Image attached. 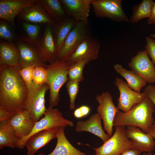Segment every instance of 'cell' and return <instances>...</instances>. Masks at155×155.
I'll return each instance as SVG.
<instances>
[{
	"instance_id": "20",
	"label": "cell",
	"mask_w": 155,
	"mask_h": 155,
	"mask_svg": "<svg viewBox=\"0 0 155 155\" xmlns=\"http://www.w3.org/2000/svg\"><path fill=\"white\" fill-rule=\"evenodd\" d=\"M77 23L75 19L68 16L55 22L52 26V32L58 55L65 39Z\"/></svg>"
},
{
	"instance_id": "7",
	"label": "cell",
	"mask_w": 155,
	"mask_h": 155,
	"mask_svg": "<svg viewBox=\"0 0 155 155\" xmlns=\"http://www.w3.org/2000/svg\"><path fill=\"white\" fill-rule=\"evenodd\" d=\"M114 133L100 146L93 148L96 155H120L132 148L130 140L127 137L125 126H117Z\"/></svg>"
},
{
	"instance_id": "26",
	"label": "cell",
	"mask_w": 155,
	"mask_h": 155,
	"mask_svg": "<svg viewBox=\"0 0 155 155\" xmlns=\"http://www.w3.org/2000/svg\"><path fill=\"white\" fill-rule=\"evenodd\" d=\"M37 2L44 8L55 22L64 19L68 16L59 0H37Z\"/></svg>"
},
{
	"instance_id": "30",
	"label": "cell",
	"mask_w": 155,
	"mask_h": 155,
	"mask_svg": "<svg viewBox=\"0 0 155 155\" xmlns=\"http://www.w3.org/2000/svg\"><path fill=\"white\" fill-rule=\"evenodd\" d=\"M90 62L87 60H81L69 65L67 71L68 80L80 82L84 79L83 70L85 65Z\"/></svg>"
},
{
	"instance_id": "25",
	"label": "cell",
	"mask_w": 155,
	"mask_h": 155,
	"mask_svg": "<svg viewBox=\"0 0 155 155\" xmlns=\"http://www.w3.org/2000/svg\"><path fill=\"white\" fill-rule=\"evenodd\" d=\"M113 69L125 80L129 87L133 91L140 93L142 88L146 86L147 82L145 80L132 70H127L118 64L114 65Z\"/></svg>"
},
{
	"instance_id": "43",
	"label": "cell",
	"mask_w": 155,
	"mask_h": 155,
	"mask_svg": "<svg viewBox=\"0 0 155 155\" xmlns=\"http://www.w3.org/2000/svg\"><path fill=\"white\" fill-rule=\"evenodd\" d=\"M150 36L151 38L155 39V33L151 34Z\"/></svg>"
},
{
	"instance_id": "11",
	"label": "cell",
	"mask_w": 155,
	"mask_h": 155,
	"mask_svg": "<svg viewBox=\"0 0 155 155\" xmlns=\"http://www.w3.org/2000/svg\"><path fill=\"white\" fill-rule=\"evenodd\" d=\"M128 66L150 84L155 83V67L145 49L131 59Z\"/></svg>"
},
{
	"instance_id": "31",
	"label": "cell",
	"mask_w": 155,
	"mask_h": 155,
	"mask_svg": "<svg viewBox=\"0 0 155 155\" xmlns=\"http://www.w3.org/2000/svg\"><path fill=\"white\" fill-rule=\"evenodd\" d=\"M9 23L5 20L1 19L0 38L9 42H13L18 38Z\"/></svg>"
},
{
	"instance_id": "24",
	"label": "cell",
	"mask_w": 155,
	"mask_h": 155,
	"mask_svg": "<svg viewBox=\"0 0 155 155\" xmlns=\"http://www.w3.org/2000/svg\"><path fill=\"white\" fill-rule=\"evenodd\" d=\"M19 51L16 44L1 41L0 65L7 64L19 67Z\"/></svg>"
},
{
	"instance_id": "34",
	"label": "cell",
	"mask_w": 155,
	"mask_h": 155,
	"mask_svg": "<svg viewBox=\"0 0 155 155\" xmlns=\"http://www.w3.org/2000/svg\"><path fill=\"white\" fill-rule=\"evenodd\" d=\"M35 67L34 66H31L19 70V74L27 86L32 81Z\"/></svg>"
},
{
	"instance_id": "12",
	"label": "cell",
	"mask_w": 155,
	"mask_h": 155,
	"mask_svg": "<svg viewBox=\"0 0 155 155\" xmlns=\"http://www.w3.org/2000/svg\"><path fill=\"white\" fill-rule=\"evenodd\" d=\"M100 48L99 40L90 35L83 42L66 62L70 65L82 60L89 62L96 60L98 57Z\"/></svg>"
},
{
	"instance_id": "16",
	"label": "cell",
	"mask_w": 155,
	"mask_h": 155,
	"mask_svg": "<svg viewBox=\"0 0 155 155\" xmlns=\"http://www.w3.org/2000/svg\"><path fill=\"white\" fill-rule=\"evenodd\" d=\"M92 0H60V1L67 16L79 22L88 20Z\"/></svg>"
},
{
	"instance_id": "22",
	"label": "cell",
	"mask_w": 155,
	"mask_h": 155,
	"mask_svg": "<svg viewBox=\"0 0 155 155\" xmlns=\"http://www.w3.org/2000/svg\"><path fill=\"white\" fill-rule=\"evenodd\" d=\"M101 118L98 113L92 115L84 121H79L76 125L75 130L78 132H89L99 137L103 143L110 137L103 130L101 123Z\"/></svg>"
},
{
	"instance_id": "10",
	"label": "cell",
	"mask_w": 155,
	"mask_h": 155,
	"mask_svg": "<svg viewBox=\"0 0 155 155\" xmlns=\"http://www.w3.org/2000/svg\"><path fill=\"white\" fill-rule=\"evenodd\" d=\"M114 85L120 93L117 107L123 112L129 111L134 105L142 102L146 96L144 92L141 93L133 91L127 82L118 77H116Z\"/></svg>"
},
{
	"instance_id": "27",
	"label": "cell",
	"mask_w": 155,
	"mask_h": 155,
	"mask_svg": "<svg viewBox=\"0 0 155 155\" xmlns=\"http://www.w3.org/2000/svg\"><path fill=\"white\" fill-rule=\"evenodd\" d=\"M21 138L17 136L7 121H0V149L5 147L14 148Z\"/></svg>"
},
{
	"instance_id": "41",
	"label": "cell",
	"mask_w": 155,
	"mask_h": 155,
	"mask_svg": "<svg viewBox=\"0 0 155 155\" xmlns=\"http://www.w3.org/2000/svg\"><path fill=\"white\" fill-rule=\"evenodd\" d=\"M148 133L150 134L155 139V124H153L150 128Z\"/></svg>"
},
{
	"instance_id": "8",
	"label": "cell",
	"mask_w": 155,
	"mask_h": 155,
	"mask_svg": "<svg viewBox=\"0 0 155 155\" xmlns=\"http://www.w3.org/2000/svg\"><path fill=\"white\" fill-rule=\"evenodd\" d=\"M122 0H92L91 6L98 18H107L113 21L129 22V20L123 11Z\"/></svg>"
},
{
	"instance_id": "33",
	"label": "cell",
	"mask_w": 155,
	"mask_h": 155,
	"mask_svg": "<svg viewBox=\"0 0 155 155\" xmlns=\"http://www.w3.org/2000/svg\"><path fill=\"white\" fill-rule=\"evenodd\" d=\"M47 72L45 67L37 66L34 67L32 81L36 85L46 83Z\"/></svg>"
},
{
	"instance_id": "2",
	"label": "cell",
	"mask_w": 155,
	"mask_h": 155,
	"mask_svg": "<svg viewBox=\"0 0 155 155\" xmlns=\"http://www.w3.org/2000/svg\"><path fill=\"white\" fill-rule=\"evenodd\" d=\"M154 108L153 102L146 96L142 102L134 105L129 111H119L117 113L113 121L114 126H133L148 133L154 121L153 114Z\"/></svg>"
},
{
	"instance_id": "15",
	"label": "cell",
	"mask_w": 155,
	"mask_h": 155,
	"mask_svg": "<svg viewBox=\"0 0 155 155\" xmlns=\"http://www.w3.org/2000/svg\"><path fill=\"white\" fill-rule=\"evenodd\" d=\"M18 16L19 20L24 22L52 26L55 22L37 2L24 8Z\"/></svg>"
},
{
	"instance_id": "5",
	"label": "cell",
	"mask_w": 155,
	"mask_h": 155,
	"mask_svg": "<svg viewBox=\"0 0 155 155\" xmlns=\"http://www.w3.org/2000/svg\"><path fill=\"white\" fill-rule=\"evenodd\" d=\"M74 124L72 121L65 119L58 109L49 107L43 117L35 122L30 133L27 136L20 139L15 147L22 149L25 147L27 139L31 136L38 132L45 130L67 126L72 127Z\"/></svg>"
},
{
	"instance_id": "39",
	"label": "cell",
	"mask_w": 155,
	"mask_h": 155,
	"mask_svg": "<svg viewBox=\"0 0 155 155\" xmlns=\"http://www.w3.org/2000/svg\"><path fill=\"white\" fill-rule=\"evenodd\" d=\"M147 23L148 24H155V2L153 6L151 13L148 18Z\"/></svg>"
},
{
	"instance_id": "32",
	"label": "cell",
	"mask_w": 155,
	"mask_h": 155,
	"mask_svg": "<svg viewBox=\"0 0 155 155\" xmlns=\"http://www.w3.org/2000/svg\"><path fill=\"white\" fill-rule=\"evenodd\" d=\"M79 83L68 80L66 88L70 100L69 108L71 110H74L75 107V99L79 91Z\"/></svg>"
},
{
	"instance_id": "17",
	"label": "cell",
	"mask_w": 155,
	"mask_h": 155,
	"mask_svg": "<svg viewBox=\"0 0 155 155\" xmlns=\"http://www.w3.org/2000/svg\"><path fill=\"white\" fill-rule=\"evenodd\" d=\"M7 122L16 135L21 139L30 133L35 123L24 110L13 113Z\"/></svg>"
},
{
	"instance_id": "4",
	"label": "cell",
	"mask_w": 155,
	"mask_h": 155,
	"mask_svg": "<svg viewBox=\"0 0 155 155\" xmlns=\"http://www.w3.org/2000/svg\"><path fill=\"white\" fill-rule=\"evenodd\" d=\"M28 88V96L23 110L27 112L35 123L44 116L46 111L45 97L49 88L46 83L36 85L33 81Z\"/></svg>"
},
{
	"instance_id": "3",
	"label": "cell",
	"mask_w": 155,
	"mask_h": 155,
	"mask_svg": "<svg viewBox=\"0 0 155 155\" xmlns=\"http://www.w3.org/2000/svg\"><path fill=\"white\" fill-rule=\"evenodd\" d=\"M69 67L66 62L56 61L45 67L47 72L46 84L49 90V107L53 108L59 103L60 89L68 81L67 71Z\"/></svg>"
},
{
	"instance_id": "28",
	"label": "cell",
	"mask_w": 155,
	"mask_h": 155,
	"mask_svg": "<svg viewBox=\"0 0 155 155\" xmlns=\"http://www.w3.org/2000/svg\"><path fill=\"white\" fill-rule=\"evenodd\" d=\"M22 27L26 34L22 37V40L37 49L39 45L41 38L40 25L23 22Z\"/></svg>"
},
{
	"instance_id": "40",
	"label": "cell",
	"mask_w": 155,
	"mask_h": 155,
	"mask_svg": "<svg viewBox=\"0 0 155 155\" xmlns=\"http://www.w3.org/2000/svg\"><path fill=\"white\" fill-rule=\"evenodd\" d=\"M120 155H141V153L132 148L129 149Z\"/></svg>"
},
{
	"instance_id": "23",
	"label": "cell",
	"mask_w": 155,
	"mask_h": 155,
	"mask_svg": "<svg viewBox=\"0 0 155 155\" xmlns=\"http://www.w3.org/2000/svg\"><path fill=\"white\" fill-rule=\"evenodd\" d=\"M65 128L61 127L58 128L56 137V145L51 153L45 154L41 152L37 155H88L75 148L69 142L65 134Z\"/></svg>"
},
{
	"instance_id": "29",
	"label": "cell",
	"mask_w": 155,
	"mask_h": 155,
	"mask_svg": "<svg viewBox=\"0 0 155 155\" xmlns=\"http://www.w3.org/2000/svg\"><path fill=\"white\" fill-rule=\"evenodd\" d=\"M154 2L153 0H143L140 4L133 5L129 21L135 23L143 18H149Z\"/></svg>"
},
{
	"instance_id": "38",
	"label": "cell",
	"mask_w": 155,
	"mask_h": 155,
	"mask_svg": "<svg viewBox=\"0 0 155 155\" xmlns=\"http://www.w3.org/2000/svg\"><path fill=\"white\" fill-rule=\"evenodd\" d=\"M82 118L88 116L90 113L91 108L90 106L84 105L78 108Z\"/></svg>"
},
{
	"instance_id": "18",
	"label": "cell",
	"mask_w": 155,
	"mask_h": 155,
	"mask_svg": "<svg viewBox=\"0 0 155 155\" xmlns=\"http://www.w3.org/2000/svg\"><path fill=\"white\" fill-rule=\"evenodd\" d=\"M37 0H0V18L9 22L15 28L16 17L25 7L30 6Z\"/></svg>"
},
{
	"instance_id": "21",
	"label": "cell",
	"mask_w": 155,
	"mask_h": 155,
	"mask_svg": "<svg viewBox=\"0 0 155 155\" xmlns=\"http://www.w3.org/2000/svg\"><path fill=\"white\" fill-rule=\"evenodd\" d=\"M59 128L43 130L30 137L25 143L28 150L27 155H34L38 150L56 137Z\"/></svg>"
},
{
	"instance_id": "36",
	"label": "cell",
	"mask_w": 155,
	"mask_h": 155,
	"mask_svg": "<svg viewBox=\"0 0 155 155\" xmlns=\"http://www.w3.org/2000/svg\"><path fill=\"white\" fill-rule=\"evenodd\" d=\"M144 92L153 102L155 108V85L149 84L146 87ZM153 124H155V119Z\"/></svg>"
},
{
	"instance_id": "13",
	"label": "cell",
	"mask_w": 155,
	"mask_h": 155,
	"mask_svg": "<svg viewBox=\"0 0 155 155\" xmlns=\"http://www.w3.org/2000/svg\"><path fill=\"white\" fill-rule=\"evenodd\" d=\"M125 131L131 141L132 148L141 153L151 152L154 149L155 142L149 133L144 132L138 127L131 125L127 126Z\"/></svg>"
},
{
	"instance_id": "6",
	"label": "cell",
	"mask_w": 155,
	"mask_h": 155,
	"mask_svg": "<svg viewBox=\"0 0 155 155\" xmlns=\"http://www.w3.org/2000/svg\"><path fill=\"white\" fill-rule=\"evenodd\" d=\"M88 22H79L65 39L57 61L66 62L80 45L91 35Z\"/></svg>"
},
{
	"instance_id": "14",
	"label": "cell",
	"mask_w": 155,
	"mask_h": 155,
	"mask_svg": "<svg viewBox=\"0 0 155 155\" xmlns=\"http://www.w3.org/2000/svg\"><path fill=\"white\" fill-rule=\"evenodd\" d=\"M16 42L20 52V69L31 66L45 67L47 65L42 60L36 48L22 40L17 39Z\"/></svg>"
},
{
	"instance_id": "9",
	"label": "cell",
	"mask_w": 155,
	"mask_h": 155,
	"mask_svg": "<svg viewBox=\"0 0 155 155\" xmlns=\"http://www.w3.org/2000/svg\"><path fill=\"white\" fill-rule=\"evenodd\" d=\"M95 99L99 104L97 111L103 121L104 129L111 137L113 132L114 120L119 110L114 104L113 97L108 92L96 95Z\"/></svg>"
},
{
	"instance_id": "37",
	"label": "cell",
	"mask_w": 155,
	"mask_h": 155,
	"mask_svg": "<svg viewBox=\"0 0 155 155\" xmlns=\"http://www.w3.org/2000/svg\"><path fill=\"white\" fill-rule=\"evenodd\" d=\"M13 113L0 108V121H7Z\"/></svg>"
},
{
	"instance_id": "1",
	"label": "cell",
	"mask_w": 155,
	"mask_h": 155,
	"mask_svg": "<svg viewBox=\"0 0 155 155\" xmlns=\"http://www.w3.org/2000/svg\"><path fill=\"white\" fill-rule=\"evenodd\" d=\"M19 67L0 65V108L11 113L23 110L28 86L19 73Z\"/></svg>"
},
{
	"instance_id": "19",
	"label": "cell",
	"mask_w": 155,
	"mask_h": 155,
	"mask_svg": "<svg viewBox=\"0 0 155 155\" xmlns=\"http://www.w3.org/2000/svg\"><path fill=\"white\" fill-rule=\"evenodd\" d=\"M51 25H46L36 49L43 61L51 64L57 61L58 54L53 38Z\"/></svg>"
},
{
	"instance_id": "42",
	"label": "cell",
	"mask_w": 155,
	"mask_h": 155,
	"mask_svg": "<svg viewBox=\"0 0 155 155\" xmlns=\"http://www.w3.org/2000/svg\"><path fill=\"white\" fill-rule=\"evenodd\" d=\"M142 155H155V153L153 154L151 152H145Z\"/></svg>"
},
{
	"instance_id": "35",
	"label": "cell",
	"mask_w": 155,
	"mask_h": 155,
	"mask_svg": "<svg viewBox=\"0 0 155 155\" xmlns=\"http://www.w3.org/2000/svg\"><path fill=\"white\" fill-rule=\"evenodd\" d=\"M146 44L145 46V50L148 56L151 59L152 61L155 65V40L147 36Z\"/></svg>"
}]
</instances>
